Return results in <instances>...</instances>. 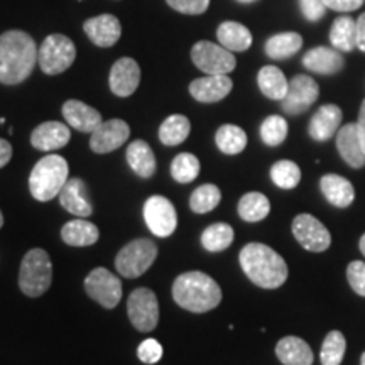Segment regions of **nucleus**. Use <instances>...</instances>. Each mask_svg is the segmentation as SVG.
Returning <instances> with one entry per match:
<instances>
[{
	"label": "nucleus",
	"mask_w": 365,
	"mask_h": 365,
	"mask_svg": "<svg viewBox=\"0 0 365 365\" xmlns=\"http://www.w3.org/2000/svg\"><path fill=\"white\" fill-rule=\"evenodd\" d=\"M319 86L312 76L308 75H296L289 81L286 97L281 100L282 110L287 115H301L307 112L312 105L318 100Z\"/></svg>",
	"instance_id": "obj_13"
},
{
	"label": "nucleus",
	"mask_w": 365,
	"mask_h": 365,
	"mask_svg": "<svg viewBox=\"0 0 365 365\" xmlns=\"http://www.w3.org/2000/svg\"><path fill=\"white\" fill-rule=\"evenodd\" d=\"M130 137V127L122 118H110L102 122L91 132L90 148L97 154H108L127 143Z\"/></svg>",
	"instance_id": "obj_14"
},
{
	"label": "nucleus",
	"mask_w": 365,
	"mask_h": 365,
	"mask_svg": "<svg viewBox=\"0 0 365 365\" xmlns=\"http://www.w3.org/2000/svg\"><path fill=\"white\" fill-rule=\"evenodd\" d=\"M68 181V163L58 154H49L36 163L29 176L31 195L38 202H49L61 193Z\"/></svg>",
	"instance_id": "obj_4"
},
{
	"label": "nucleus",
	"mask_w": 365,
	"mask_h": 365,
	"mask_svg": "<svg viewBox=\"0 0 365 365\" xmlns=\"http://www.w3.org/2000/svg\"><path fill=\"white\" fill-rule=\"evenodd\" d=\"M217 148L222 150L223 154L228 156H235V154L242 153L247 145V134L239 125L225 124L217 130L215 134Z\"/></svg>",
	"instance_id": "obj_34"
},
{
	"label": "nucleus",
	"mask_w": 365,
	"mask_h": 365,
	"mask_svg": "<svg viewBox=\"0 0 365 365\" xmlns=\"http://www.w3.org/2000/svg\"><path fill=\"white\" fill-rule=\"evenodd\" d=\"M59 196V203L61 207L70 212L71 215L78 218H86L93 213V207L88 198V188H86L85 181L81 178H73L68 180L66 185L63 186Z\"/></svg>",
	"instance_id": "obj_19"
},
{
	"label": "nucleus",
	"mask_w": 365,
	"mask_h": 365,
	"mask_svg": "<svg viewBox=\"0 0 365 365\" xmlns=\"http://www.w3.org/2000/svg\"><path fill=\"white\" fill-rule=\"evenodd\" d=\"M360 365H365V352L362 354V357H360Z\"/></svg>",
	"instance_id": "obj_51"
},
{
	"label": "nucleus",
	"mask_w": 365,
	"mask_h": 365,
	"mask_svg": "<svg viewBox=\"0 0 365 365\" xmlns=\"http://www.w3.org/2000/svg\"><path fill=\"white\" fill-rule=\"evenodd\" d=\"M100 232L97 225L88 220H71L61 228V239L71 247H88L98 240Z\"/></svg>",
	"instance_id": "obj_28"
},
{
	"label": "nucleus",
	"mask_w": 365,
	"mask_h": 365,
	"mask_svg": "<svg viewBox=\"0 0 365 365\" xmlns=\"http://www.w3.org/2000/svg\"><path fill=\"white\" fill-rule=\"evenodd\" d=\"M346 340L344 333L339 330H333L328 333L323 340L322 352H319V360L322 365H340L345 357Z\"/></svg>",
	"instance_id": "obj_37"
},
{
	"label": "nucleus",
	"mask_w": 365,
	"mask_h": 365,
	"mask_svg": "<svg viewBox=\"0 0 365 365\" xmlns=\"http://www.w3.org/2000/svg\"><path fill=\"white\" fill-rule=\"evenodd\" d=\"M357 124V130H359V135H360V140H362V145H364V150H365V100L360 105V112H359V120L355 122Z\"/></svg>",
	"instance_id": "obj_48"
},
{
	"label": "nucleus",
	"mask_w": 365,
	"mask_h": 365,
	"mask_svg": "<svg viewBox=\"0 0 365 365\" xmlns=\"http://www.w3.org/2000/svg\"><path fill=\"white\" fill-rule=\"evenodd\" d=\"M191 59L195 66L207 75H228L237 66L232 51L212 41H198L191 49Z\"/></svg>",
	"instance_id": "obj_8"
},
{
	"label": "nucleus",
	"mask_w": 365,
	"mask_h": 365,
	"mask_svg": "<svg viewBox=\"0 0 365 365\" xmlns=\"http://www.w3.org/2000/svg\"><path fill=\"white\" fill-rule=\"evenodd\" d=\"M325 2L327 9H331V11L336 12H352L360 9L364 4V0H323Z\"/></svg>",
	"instance_id": "obj_45"
},
{
	"label": "nucleus",
	"mask_w": 365,
	"mask_h": 365,
	"mask_svg": "<svg viewBox=\"0 0 365 365\" xmlns=\"http://www.w3.org/2000/svg\"><path fill=\"white\" fill-rule=\"evenodd\" d=\"M276 355L284 365H313L312 346L299 336H284L277 341Z\"/></svg>",
	"instance_id": "obj_25"
},
{
	"label": "nucleus",
	"mask_w": 365,
	"mask_h": 365,
	"mask_svg": "<svg viewBox=\"0 0 365 365\" xmlns=\"http://www.w3.org/2000/svg\"><path fill=\"white\" fill-rule=\"evenodd\" d=\"M287 137V122L281 115H269L261 125V139L269 148H277Z\"/></svg>",
	"instance_id": "obj_40"
},
{
	"label": "nucleus",
	"mask_w": 365,
	"mask_h": 365,
	"mask_svg": "<svg viewBox=\"0 0 365 365\" xmlns=\"http://www.w3.org/2000/svg\"><path fill=\"white\" fill-rule=\"evenodd\" d=\"M83 31L91 43L98 48H110L120 39L122 34L120 21L112 14H102V16L85 21Z\"/></svg>",
	"instance_id": "obj_17"
},
{
	"label": "nucleus",
	"mask_w": 365,
	"mask_h": 365,
	"mask_svg": "<svg viewBox=\"0 0 365 365\" xmlns=\"http://www.w3.org/2000/svg\"><path fill=\"white\" fill-rule=\"evenodd\" d=\"M341 118H344V113H341V108L339 105H323V107H319L314 112L312 120H309L308 134L317 143H325V140L331 139L340 130Z\"/></svg>",
	"instance_id": "obj_18"
},
{
	"label": "nucleus",
	"mask_w": 365,
	"mask_h": 365,
	"mask_svg": "<svg viewBox=\"0 0 365 365\" xmlns=\"http://www.w3.org/2000/svg\"><path fill=\"white\" fill-rule=\"evenodd\" d=\"M217 39L223 48H227L232 53L247 51L252 46V34L244 24L239 22L227 21L222 22L217 29Z\"/></svg>",
	"instance_id": "obj_26"
},
{
	"label": "nucleus",
	"mask_w": 365,
	"mask_h": 365,
	"mask_svg": "<svg viewBox=\"0 0 365 365\" xmlns=\"http://www.w3.org/2000/svg\"><path fill=\"white\" fill-rule=\"evenodd\" d=\"M299 7L309 22H318L327 14V6L323 0H299Z\"/></svg>",
	"instance_id": "obj_44"
},
{
	"label": "nucleus",
	"mask_w": 365,
	"mask_h": 365,
	"mask_svg": "<svg viewBox=\"0 0 365 365\" xmlns=\"http://www.w3.org/2000/svg\"><path fill=\"white\" fill-rule=\"evenodd\" d=\"M127 163L130 170L139 178H153L156 173V158H154L153 149L144 140H134L127 148Z\"/></svg>",
	"instance_id": "obj_27"
},
{
	"label": "nucleus",
	"mask_w": 365,
	"mask_h": 365,
	"mask_svg": "<svg viewBox=\"0 0 365 365\" xmlns=\"http://www.w3.org/2000/svg\"><path fill=\"white\" fill-rule=\"evenodd\" d=\"M144 220L154 235L166 239L176 230L178 225L175 205L164 196H150L144 203Z\"/></svg>",
	"instance_id": "obj_11"
},
{
	"label": "nucleus",
	"mask_w": 365,
	"mask_h": 365,
	"mask_svg": "<svg viewBox=\"0 0 365 365\" xmlns=\"http://www.w3.org/2000/svg\"><path fill=\"white\" fill-rule=\"evenodd\" d=\"M319 190L327 202L336 208H346L354 203L355 190L346 178L339 175H325L319 180Z\"/></svg>",
	"instance_id": "obj_24"
},
{
	"label": "nucleus",
	"mask_w": 365,
	"mask_h": 365,
	"mask_svg": "<svg viewBox=\"0 0 365 365\" xmlns=\"http://www.w3.org/2000/svg\"><path fill=\"white\" fill-rule=\"evenodd\" d=\"M237 2H240V4H252V2H255V0H237Z\"/></svg>",
	"instance_id": "obj_50"
},
{
	"label": "nucleus",
	"mask_w": 365,
	"mask_h": 365,
	"mask_svg": "<svg viewBox=\"0 0 365 365\" xmlns=\"http://www.w3.org/2000/svg\"><path fill=\"white\" fill-rule=\"evenodd\" d=\"M173 298L186 312L207 313L220 304L222 289L208 274L191 271L180 274L173 282Z\"/></svg>",
	"instance_id": "obj_3"
},
{
	"label": "nucleus",
	"mask_w": 365,
	"mask_h": 365,
	"mask_svg": "<svg viewBox=\"0 0 365 365\" xmlns=\"http://www.w3.org/2000/svg\"><path fill=\"white\" fill-rule=\"evenodd\" d=\"M200 175V161L195 154L181 153L173 159L171 163V176L173 180L186 185L196 180Z\"/></svg>",
	"instance_id": "obj_39"
},
{
	"label": "nucleus",
	"mask_w": 365,
	"mask_h": 365,
	"mask_svg": "<svg viewBox=\"0 0 365 365\" xmlns=\"http://www.w3.org/2000/svg\"><path fill=\"white\" fill-rule=\"evenodd\" d=\"M2 225H4V215L2 212H0V228H2Z\"/></svg>",
	"instance_id": "obj_52"
},
{
	"label": "nucleus",
	"mask_w": 365,
	"mask_h": 365,
	"mask_svg": "<svg viewBox=\"0 0 365 365\" xmlns=\"http://www.w3.org/2000/svg\"><path fill=\"white\" fill-rule=\"evenodd\" d=\"M191 130V124L188 117L180 115V113H175V115H170L166 120L163 122L161 127H159V140L164 145H180L188 139Z\"/></svg>",
	"instance_id": "obj_32"
},
{
	"label": "nucleus",
	"mask_w": 365,
	"mask_h": 365,
	"mask_svg": "<svg viewBox=\"0 0 365 365\" xmlns=\"http://www.w3.org/2000/svg\"><path fill=\"white\" fill-rule=\"evenodd\" d=\"M336 149L344 161L354 170L365 166V150L360 140L357 124L341 125L336 132Z\"/></svg>",
	"instance_id": "obj_20"
},
{
	"label": "nucleus",
	"mask_w": 365,
	"mask_h": 365,
	"mask_svg": "<svg viewBox=\"0 0 365 365\" xmlns=\"http://www.w3.org/2000/svg\"><path fill=\"white\" fill-rule=\"evenodd\" d=\"M359 247H360V252L364 254V257H365V234L360 237V242H359Z\"/></svg>",
	"instance_id": "obj_49"
},
{
	"label": "nucleus",
	"mask_w": 365,
	"mask_h": 365,
	"mask_svg": "<svg viewBox=\"0 0 365 365\" xmlns=\"http://www.w3.org/2000/svg\"><path fill=\"white\" fill-rule=\"evenodd\" d=\"M330 43L336 51L350 53L357 48V22L350 16H341L333 22Z\"/></svg>",
	"instance_id": "obj_29"
},
{
	"label": "nucleus",
	"mask_w": 365,
	"mask_h": 365,
	"mask_svg": "<svg viewBox=\"0 0 365 365\" xmlns=\"http://www.w3.org/2000/svg\"><path fill=\"white\" fill-rule=\"evenodd\" d=\"M71 132L68 129V125L61 124V122L49 120L43 122V124L36 127L31 134V144L38 150H56L65 148L70 143Z\"/></svg>",
	"instance_id": "obj_21"
},
{
	"label": "nucleus",
	"mask_w": 365,
	"mask_h": 365,
	"mask_svg": "<svg viewBox=\"0 0 365 365\" xmlns=\"http://www.w3.org/2000/svg\"><path fill=\"white\" fill-rule=\"evenodd\" d=\"M53 281V264L43 249H33L24 255L19 271V287L26 296L38 298L49 289Z\"/></svg>",
	"instance_id": "obj_5"
},
{
	"label": "nucleus",
	"mask_w": 365,
	"mask_h": 365,
	"mask_svg": "<svg viewBox=\"0 0 365 365\" xmlns=\"http://www.w3.org/2000/svg\"><path fill=\"white\" fill-rule=\"evenodd\" d=\"M240 267L255 286L276 289L287 279V264L276 250L266 244L252 242L240 250Z\"/></svg>",
	"instance_id": "obj_2"
},
{
	"label": "nucleus",
	"mask_w": 365,
	"mask_h": 365,
	"mask_svg": "<svg viewBox=\"0 0 365 365\" xmlns=\"http://www.w3.org/2000/svg\"><path fill=\"white\" fill-rule=\"evenodd\" d=\"M303 66L318 75H335L344 70L345 59L335 48L317 46L303 56Z\"/></svg>",
	"instance_id": "obj_23"
},
{
	"label": "nucleus",
	"mask_w": 365,
	"mask_h": 365,
	"mask_svg": "<svg viewBox=\"0 0 365 365\" xmlns=\"http://www.w3.org/2000/svg\"><path fill=\"white\" fill-rule=\"evenodd\" d=\"M346 281L359 296L365 298V262L354 261L346 267Z\"/></svg>",
	"instance_id": "obj_41"
},
{
	"label": "nucleus",
	"mask_w": 365,
	"mask_h": 365,
	"mask_svg": "<svg viewBox=\"0 0 365 365\" xmlns=\"http://www.w3.org/2000/svg\"><path fill=\"white\" fill-rule=\"evenodd\" d=\"M234 242V228L228 223L218 222L207 227L202 234V245L208 252H222Z\"/></svg>",
	"instance_id": "obj_35"
},
{
	"label": "nucleus",
	"mask_w": 365,
	"mask_h": 365,
	"mask_svg": "<svg viewBox=\"0 0 365 365\" xmlns=\"http://www.w3.org/2000/svg\"><path fill=\"white\" fill-rule=\"evenodd\" d=\"M271 180L277 188L281 190H293L299 185L301 181V170L299 166L293 161H277L271 168Z\"/></svg>",
	"instance_id": "obj_38"
},
{
	"label": "nucleus",
	"mask_w": 365,
	"mask_h": 365,
	"mask_svg": "<svg viewBox=\"0 0 365 365\" xmlns=\"http://www.w3.org/2000/svg\"><path fill=\"white\" fill-rule=\"evenodd\" d=\"M220 200H222L220 188L208 182V185H202L200 188H196L193 193H191L190 208L193 210L195 213L203 215V213H208L212 212V210H215L218 207V203H220Z\"/></svg>",
	"instance_id": "obj_36"
},
{
	"label": "nucleus",
	"mask_w": 365,
	"mask_h": 365,
	"mask_svg": "<svg viewBox=\"0 0 365 365\" xmlns=\"http://www.w3.org/2000/svg\"><path fill=\"white\" fill-rule=\"evenodd\" d=\"M76 59V48L68 36L51 34L39 48L38 63L46 75H59L66 71Z\"/></svg>",
	"instance_id": "obj_7"
},
{
	"label": "nucleus",
	"mask_w": 365,
	"mask_h": 365,
	"mask_svg": "<svg viewBox=\"0 0 365 365\" xmlns=\"http://www.w3.org/2000/svg\"><path fill=\"white\" fill-rule=\"evenodd\" d=\"M158 257V245L150 239H135L115 257L117 272L127 277V279H135L143 276L148 269L153 266Z\"/></svg>",
	"instance_id": "obj_6"
},
{
	"label": "nucleus",
	"mask_w": 365,
	"mask_h": 365,
	"mask_svg": "<svg viewBox=\"0 0 365 365\" xmlns=\"http://www.w3.org/2000/svg\"><path fill=\"white\" fill-rule=\"evenodd\" d=\"M357 48L365 53V12L357 19Z\"/></svg>",
	"instance_id": "obj_46"
},
{
	"label": "nucleus",
	"mask_w": 365,
	"mask_h": 365,
	"mask_svg": "<svg viewBox=\"0 0 365 365\" xmlns=\"http://www.w3.org/2000/svg\"><path fill=\"white\" fill-rule=\"evenodd\" d=\"M237 210H239V217L242 220L255 223L264 220L269 215L271 203H269L266 195L259 193V191H250V193L242 196Z\"/></svg>",
	"instance_id": "obj_31"
},
{
	"label": "nucleus",
	"mask_w": 365,
	"mask_h": 365,
	"mask_svg": "<svg viewBox=\"0 0 365 365\" xmlns=\"http://www.w3.org/2000/svg\"><path fill=\"white\" fill-rule=\"evenodd\" d=\"M63 117L71 125L73 129L85 132V134H91L97 127L102 124V115L93 107L86 105L80 100H68L61 108Z\"/></svg>",
	"instance_id": "obj_22"
},
{
	"label": "nucleus",
	"mask_w": 365,
	"mask_h": 365,
	"mask_svg": "<svg viewBox=\"0 0 365 365\" xmlns=\"http://www.w3.org/2000/svg\"><path fill=\"white\" fill-rule=\"evenodd\" d=\"M234 81L228 75H207L190 83L191 97L202 103L220 102L232 91Z\"/></svg>",
	"instance_id": "obj_16"
},
{
	"label": "nucleus",
	"mask_w": 365,
	"mask_h": 365,
	"mask_svg": "<svg viewBox=\"0 0 365 365\" xmlns=\"http://www.w3.org/2000/svg\"><path fill=\"white\" fill-rule=\"evenodd\" d=\"M39 49L24 31H7L0 36V83L19 85L38 63Z\"/></svg>",
	"instance_id": "obj_1"
},
{
	"label": "nucleus",
	"mask_w": 365,
	"mask_h": 365,
	"mask_svg": "<svg viewBox=\"0 0 365 365\" xmlns=\"http://www.w3.org/2000/svg\"><path fill=\"white\" fill-rule=\"evenodd\" d=\"M127 313L135 330L153 331L159 323V304L154 291L149 287H137L127 301Z\"/></svg>",
	"instance_id": "obj_9"
},
{
	"label": "nucleus",
	"mask_w": 365,
	"mask_h": 365,
	"mask_svg": "<svg viewBox=\"0 0 365 365\" xmlns=\"http://www.w3.org/2000/svg\"><path fill=\"white\" fill-rule=\"evenodd\" d=\"M293 235L303 249L309 252H325L331 244L328 228L309 213H301L293 220Z\"/></svg>",
	"instance_id": "obj_12"
},
{
	"label": "nucleus",
	"mask_w": 365,
	"mask_h": 365,
	"mask_svg": "<svg viewBox=\"0 0 365 365\" xmlns=\"http://www.w3.org/2000/svg\"><path fill=\"white\" fill-rule=\"evenodd\" d=\"M137 357H139L140 362L144 364H158L163 357V346L154 339L144 340L143 344L139 345V349H137Z\"/></svg>",
	"instance_id": "obj_42"
},
{
	"label": "nucleus",
	"mask_w": 365,
	"mask_h": 365,
	"mask_svg": "<svg viewBox=\"0 0 365 365\" xmlns=\"http://www.w3.org/2000/svg\"><path fill=\"white\" fill-rule=\"evenodd\" d=\"M257 85L262 95L271 100H282L286 97L289 81L277 66H264L257 75Z\"/></svg>",
	"instance_id": "obj_30"
},
{
	"label": "nucleus",
	"mask_w": 365,
	"mask_h": 365,
	"mask_svg": "<svg viewBox=\"0 0 365 365\" xmlns=\"http://www.w3.org/2000/svg\"><path fill=\"white\" fill-rule=\"evenodd\" d=\"M303 46V38L298 33H281L266 41V54L271 59H287L294 56Z\"/></svg>",
	"instance_id": "obj_33"
},
{
	"label": "nucleus",
	"mask_w": 365,
	"mask_h": 365,
	"mask_svg": "<svg viewBox=\"0 0 365 365\" xmlns=\"http://www.w3.org/2000/svg\"><path fill=\"white\" fill-rule=\"evenodd\" d=\"M85 291L103 308H115L122 299V282L108 269H93L85 279Z\"/></svg>",
	"instance_id": "obj_10"
},
{
	"label": "nucleus",
	"mask_w": 365,
	"mask_h": 365,
	"mask_svg": "<svg viewBox=\"0 0 365 365\" xmlns=\"http://www.w3.org/2000/svg\"><path fill=\"white\" fill-rule=\"evenodd\" d=\"M140 83V68L135 59L120 58L113 63L110 76H108V85L113 95L117 97H130Z\"/></svg>",
	"instance_id": "obj_15"
},
{
	"label": "nucleus",
	"mask_w": 365,
	"mask_h": 365,
	"mask_svg": "<svg viewBox=\"0 0 365 365\" xmlns=\"http://www.w3.org/2000/svg\"><path fill=\"white\" fill-rule=\"evenodd\" d=\"M166 2L176 12L188 14V16H200L207 12L210 6V0H166Z\"/></svg>",
	"instance_id": "obj_43"
},
{
	"label": "nucleus",
	"mask_w": 365,
	"mask_h": 365,
	"mask_svg": "<svg viewBox=\"0 0 365 365\" xmlns=\"http://www.w3.org/2000/svg\"><path fill=\"white\" fill-rule=\"evenodd\" d=\"M12 158V145L6 139H0V168H4Z\"/></svg>",
	"instance_id": "obj_47"
}]
</instances>
